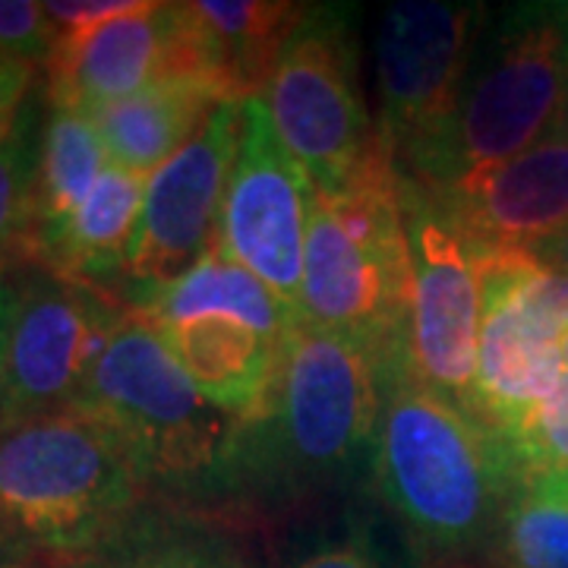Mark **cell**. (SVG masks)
I'll return each instance as SVG.
<instances>
[{
    "label": "cell",
    "mask_w": 568,
    "mask_h": 568,
    "mask_svg": "<svg viewBox=\"0 0 568 568\" xmlns=\"http://www.w3.org/2000/svg\"><path fill=\"white\" fill-rule=\"evenodd\" d=\"M386 386L379 364L351 338L294 325L265 402L234 433L203 515H282L369 484Z\"/></svg>",
    "instance_id": "6da1fadb"
},
{
    "label": "cell",
    "mask_w": 568,
    "mask_h": 568,
    "mask_svg": "<svg viewBox=\"0 0 568 568\" xmlns=\"http://www.w3.org/2000/svg\"><path fill=\"white\" fill-rule=\"evenodd\" d=\"M521 467L508 443L407 369L386 386L369 489L429 568H480Z\"/></svg>",
    "instance_id": "7a4b0ae2"
},
{
    "label": "cell",
    "mask_w": 568,
    "mask_h": 568,
    "mask_svg": "<svg viewBox=\"0 0 568 568\" xmlns=\"http://www.w3.org/2000/svg\"><path fill=\"white\" fill-rule=\"evenodd\" d=\"M149 503L121 436L77 407L0 429V540L22 568L95 552Z\"/></svg>",
    "instance_id": "3957f363"
},
{
    "label": "cell",
    "mask_w": 568,
    "mask_h": 568,
    "mask_svg": "<svg viewBox=\"0 0 568 568\" xmlns=\"http://www.w3.org/2000/svg\"><path fill=\"white\" fill-rule=\"evenodd\" d=\"M568 118V0H525L487 13L443 126L398 174L446 190L521 155Z\"/></svg>",
    "instance_id": "277c9868"
},
{
    "label": "cell",
    "mask_w": 568,
    "mask_h": 568,
    "mask_svg": "<svg viewBox=\"0 0 568 568\" xmlns=\"http://www.w3.org/2000/svg\"><path fill=\"white\" fill-rule=\"evenodd\" d=\"M73 407L121 436L155 503L200 515L244 420L212 405L171 357L162 335L133 310Z\"/></svg>",
    "instance_id": "5b68a950"
},
{
    "label": "cell",
    "mask_w": 568,
    "mask_h": 568,
    "mask_svg": "<svg viewBox=\"0 0 568 568\" xmlns=\"http://www.w3.org/2000/svg\"><path fill=\"white\" fill-rule=\"evenodd\" d=\"M301 316L364 347L386 383L410 369L407 244L398 174L386 149L345 193L320 196L313 190Z\"/></svg>",
    "instance_id": "8992f818"
},
{
    "label": "cell",
    "mask_w": 568,
    "mask_h": 568,
    "mask_svg": "<svg viewBox=\"0 0 568 568\" xmlns=\"http://www.w3.org/2000/svg\"><path fill=\"white\" fill-rule=\"evenodd\" d=\"M354 3H304L263 102L272 126L320 196H338L383 152L361 89Z\"/></svg>",
    "instance_id": "52a82bcc"
},
{
    "label": "cell",
    "mask_w": 568,
    "mask_h": 568,
    "mask_svg": "<svg viewBox=\"0 0 568 568\" xmlns=\"http://www.w3.org/2000/svg\"><path fill=\"white\" fill-rule=\"evenodd\" d=\"M398 205L407 244L410 373L477 420V335L484 313L477 256L436 190L398 174Z\"/></svg>",
    "instance_id": "ba28073f"
},
{
    "label": "cell",
    "mask_w": 568,
    "mask_h": 568,
    "mask_svg": "<svg viewBox=\"0 0 568 568\" xmlns=\"http://www.w3.org/2000/svg\"><path fill=\"white\" fill-rule=\"evenodd\" d=\"M484 287L477 420L511 439L559 383L568 275L534 253H474Z\"/></svg>",
    "instance_id": "9c48e42d"
},
{
    "label": "cell",
    "mask_w": 568,
    "mask_h": 568,
    "mask_svg": "<svg viewBox=\"0 0 568 568\" xmlns=\"http://www.w3.org/2000/svg\"><path fill=\"white\" fill-rule=\"evenodd\" d=\"M171 77H203L224 85L212 39L193 3L136 0L99 26L58 32L44 63L48 104L89 118Z\"/></svg>",
    "instance_id": "30bf717a"
},
{
    "label": "cell",
    "mask_w": 568,
    "mask_h": 568,
    "mask_svg": "<svg viewBox=\"0 0 568 568\" xmlns=\"http://www.w3.org/2000/svg\"><path fill=\"white\" fill-rule=\"evenodd\" d=\"M13 278L17 306L3 361L0 429L73 407L130 313L118 297L41 265Z\"/></svg>",
    "instance_id": "8fae6325"
},
{
    "label": "cell",
    "mask_w": 568,
    "mask_h": 568,
    "mask_svg": "<svg viewBox=\"0 0 568 568\" xmlns=\"http://www.w3.org/2000/svg\"><path fill=\"white\" fill-rule=\"evenodd\" d=\"M484 3L398 0L388 3L373 36L376 140L402 164L448 118L480 29Z\"/></svg>",
    "instance_id": "7c38bea8"
},
{
    "label": "cell",
    "mask_w": 568,
    "mask_h": 568,
    "mask_svg": "<svg viewBox=\"0 0 568 568\" xmlns=\"http://www.w3.org/2000/svg\"><path fill=\"white\" fill-rule=\"evenodd\" d=\"M313 183L278 140L263 95L244 99L237 155L224 190L215 246L282 301L297 323Z\"/></svg>",
    "instance_id": "4fadbf2b"
},
{
    "label": "cell",
    "mask_w": 568,
    "mask_h": 568,
    "mask_svg": "<svg viewBox=\"0 0 568 568\" xmlns=\"http://www.w3.org/2000/svg\"><path fill=\"white\" fill-rule=\"evenodd\" d=\"M244 99H227L178 155L149 174L126 287L168 284L215 246L224 190L237 155ZM121 291V294H123Z\"/></svg>",
    "instance_id": "5bb4252c"
},
{
    "label": "cell",
    "mask_w": 568,
    "mask_h": 568,
    "mask_svg": "<svg viewBox=\"0 0 568 568\" xmlns=\"http://www.w3.org/2000/svg\"><path fill=\"white\" fill-rule=\"evenodd\" d=\"M474 253H540L568 231V118L521 155L436 190Z\"/></svg>",
    "instance_id": "9a60e30c"
},
{
    "label": "cell",
    "mask_w": 568,
    "mask_h": 568,
    "mask_svg": "<svg viewBox=\"0 0 568 568\" xmlns=\"http://www.w3.org/2000/svg\"><path fill=\"white\" fill-rule=\"evenodd\" d=\"M152 328L212 405L241 417L263 405L284 342L234 316H196Z\"/></svg>",
    "instance_id": "2e32d148"
},
{
    "label": "cell",
    "mask_w": 568,
    "mask_h": 568,
    "mask_svg": "<svg viewBox=\"0 0 568 568\" xmlns=\"http://www.w3.org/2000/svg\"><path fill=\"white\" fill-rule=\"evenodd\" d=\"M145 183V174L108 164L80 212L29 265H41L54 275L114 297L111 287L123 291L130 253L140 237Z\"/></svg>",
    "instance_id": "e0dca14e"
},
{
    "label": "cell",
    "mask_w": 568,
    "mask_h": 568,
    "mask_svg": "<svg viewBox=\"0 0 568 568\" xmlns=\"http://www.w3.org/2000/svg\"><path fill=\"white\" fill-rule=\"evenodd\" d=\"M234 99L224 85L203 77H171L152 82L121 104L95 114L111 164L136 174H155L171 155L193 140L212 111Z\"/></svg>",
    "instance_id": "ac0fdd59"
},
{
    "label": "cell",
    "mask_w": 568,
    "mask_h": 568,
    "mask_svg": "<svg viewBox=\"0 0 568 568\" xmlns=\"http://www.w3.org/2000/svg\"><path fill=\"white\" fill-rule=\"evenodd\" d=\"M123 306L149 325H171L196 316H234L284 342L294 325L291 310L244 265L212 246L200 263L168 284H133L123 291Z\"/></svg>",
    "instance_id": "d6986e66"
},
{
    "label": "cell",
    "mask_w": 568,
    "mask_h": 568,
    "mask_svg": "<svg viewBox=\"0 0 568 568\" xmlns=\"http://www.w3.org/2000/svg\"><path fill=\"white\" fill-rule=\"evenodd\" d=\"M44 568H250L241 537L222 518L149 503L95 552Z\"/></svg>",
    "instance_id": "ffe728a7"
},
{
    "label": "cell",
    "mask_w": 568,
    "mask_h": 568,
    "mask_svg": "<svg viewBox=\"0 0 568 568\" xmlns=\"http://www.w3.org/2000/svg\"><path fill=\"white\" fill-rule=\"evenodd\" d=\"M108 164L111 159L104 152L95 121L61 104H48L41 126L36 212L26 263H36L41 250L70 224L80 205L89 200V193L95 190V183L102 181Z\"/></svg>",
    "instance_id": "44dd1931"
},
{
    "label": "cell",
    "mask_w": 568,
    "mask_h": 568,
    "mask_svg": "<svg viewBox=\"0 0 568 568\" xmlns=\"http://www.w3.org/2000/svg\"><path fill=\"white\" fill-rule=\"evenodd\" d=\"M301 10L304 3L287 0H193V13L212 39L222 82L234 99L263 95Z\"/></svg>",
    "instance_id": "7402d4cb"
},
{
    "label": "cell",
    "mask_w": 568,
    "mask_h": 568,
    "mask_svg": "<svg viewBox=\"0 0 568 568\" xmlns=\"http://www.w3.org/2000/svg\"><path fill=\"white\" fill-rule=\"evenodd\" d=\"M480 568H568V474H518Z\"/></svg>",
    "instance_id": "603a6c76"
},
{
    "label": "cell",
    "mask_w": 568,
    "mask_h": 568,
    "mask_svg": "<svg viewBox=\"0 0 568 568\" xmlns=\"http://www.w3.org/2000/svg\"><path fill=\"white\" fill-rule=\"evenodd\" d=\"M284 568H429L383 508L347 506L342 518L316 530L291 552Z\"/></svg>",
    "instance_id": "cb8c5ba5"
},
{
    "label": "cell",
    "mask_w": 568,
    "mask_h": 568,
    "mask_svg": "<svg viewBox=\"0 0 568 568\" xmlns=\"http://www.w3.org/2000/svg\"><path fill=\"white\" fill-rule=\"evenodd\" d=\"M41 126L44 114L39 99H32L13 133L0 140V256L13 263H26V246L32 237Z\"/></svg>",
    "instance_id": "d4e9b609"
},
{
    "label": "cell",
    "mask_w": 568,
    "mask_h": 568,
    "mask_svg": "<svg viewBox=\"0 0 568 568\" xmlns=\"http://www.w3.org/2000/svg\"><path fill=\"white\" fill-rule=\"evenodd\" d=\"M58 29L39 0H0V58L44 70Z\"/></svg>",
    "instance_id": "484cf974"
},
{
    "label": "cell",
    "mask_w": 568,
    "mask_h": 568,
    "mask_svg": "<svg viewBox=\"0 0 568 568\" xmlns=\"http://www.w3.org/2000/svg\"><path fill=\"white\" fill-rule=\"evenodd\" d=\"M39 67L0 58V140L13 133L26 108L39 95Z\"/></svg>",
    "instance_id": "4316f807"
},
{
    "label": "cell",
    "mask_w": 568,
    "mask_h": 568,
    "mask_svg": "<svg viewBox=\"0 0 568 568\" xmlns=\"http://www.w3.org/2000/svg\"><path fill=\"white\" fill-rule=\"evenodd\" d=\"M13 306H17V278H0V395H3V361H7V338L13 323Z\"/></svg>",
    "instance_id": "83f0119b"
},
{
    "label": "cell",
    "mask_w": 568,
    "mask_h": 568,
    "mask_svg": "<svg viewBox=\"0 0 568 568\" xmlns=\"http://www.w3.org/2000/svg\"><path fill=\"white\" fill-rule=\"evenodd\" d=\"M537 260L540 263L552 265V268H559V272H566L568 275V231L566 234H559L556 241H549L540 253H537Z\"/></svg>",
    "instance_id": "f1b7e54d"
},
{
    "label": "cell",
    "mask_w": 568,
    "mask_h": 568,
    "mask_svg": "<svg viewBox=\"0 0 568 568\" xmlns=\"http://www.w3.org/2000/svg\"><path fill=\"white\" fill-rule=\"evenodd\" d=\"M0 568H22L20 562H17V556L7 549V544H3V540H0Z\"/></svg>",
    "instance_id": "f546056e"
},
{
    "label": "cell",
    "mask_w": 568,
    "mask_h": 568,
    "mask_svg": "<svg viewBox=\"0 0 568 568\" xmlns=\"http://www.w3.org/2000/svg\"><path fill=\"white\" fill-rule=\"evenodd\" d=\"M10 265H13V260H7V256H0V278H7V272H10Z\"/></svg>",
    "instance_id": "4dcf8cb0"
}]
</instances>
